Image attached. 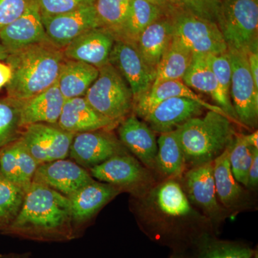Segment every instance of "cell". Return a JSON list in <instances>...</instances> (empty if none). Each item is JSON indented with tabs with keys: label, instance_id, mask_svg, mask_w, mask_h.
Listing matches in <instances>:
<instances>
[{
	"label": "cell",
	"instance_id": "f35d334b",
	"mask_svg": "<svg viewBox=\"0 0 258 258\" xmlns=\"http://www.w3.org/2000/svg\"><path fill=\"white\" fill-rule=\"evenodd\" d=\"M41 16H53L94 5L96 0H35Z\"/></svg>",
	"mask_w": 258,
	"mask_h": 258
},
{
	"label": "cell",
	"instance_id": "9a60e30c",
	"mask_svg": "<svg viewBox=\"0 0 258 258\" xmlns=\"http://www.w3.org/2000/svg\"><path fill=\"white\" fill-rule=\"evenodd\" d=\"M93 180L87 169L71 159H63L40 164L32 181L69 198Z\"/></svg>",
	"mask_w": 258,
	"mask_h": 258
},
{
	"label": "cell",
	"instance_id": "1f68e13d",
	"mask_svg": "<svg viewBox=\"0 0 258 258\" xmlns=\"http://www.w3.org/2000/svg\"><path fill=\"white\" fill-rule=\"evenodd\" d=\"M26 190L0 175V232L4 233L18 216Z\"/></svg>",
	"mask_w": 258,
	"mask_h": 258
},
{
	"label": "cell",
	"instance_id": "d4e9b609",
	"mask_svg": "<svg viewBox=\"0 0 258 258\" xmlns=\"http://www.w3.org/2000/svg\"><path fill=\"white\" fill-rule=\"evenodd\" d=\"M176 97H183L195 100L201 103L210 111L220 112L225 114L221 108L216 105L210 104L202 99L198 94L188 87L181 80L164 81L157 86H153L148 92L134 102V114L144 119L161 102Z\"/></svg>",
	"mask_w": 258,
	"mask_h": 258
},
{
	"label": "cell",
	"instance_id": "7402d4cb",
	"mask_svg": "<svg viewBox=\"0 0 258 258\" xmlns=\"http://www.w3.org/2000/svg\"><path fill=\"white\" fill-rule=\"evenodd\" d=\"M39 164L19 138L0 149V175L27 190Z\"/></svg>",
	"mask_w": 258,
	"mask_h": 258
},
{
	"label": "cell",
	"instance_id": "816d5d0a",
	"mask_svg": "<svg viewBox=\"0 0 258 258\" xmlns=\"http://www.w3.org/2000/svg\"><path fill=\"white\" fill-rule=\"evenodd\" d=\"M30 258H32L31 257H30Z\"/></svg>",
	"mask_w": 258,
	"mask_h": 258
},
{
	"label": "cell",
	"instance_id": "cb8c5ba5",
	"mask_svg": "<svg viewBox=\"0 0 258 258\" xmlns=\"http://www.w3.org/2000/svg\"><path fill=\"white\" fill-rule=\"evenodd\" d=\"M181 81L191 89L208 95L229 118L237 121L232 102L222 94L216 77L203 54L194 53L192 62Z\"/></svg>",
	"mask_w": 258,
	"mask_h": 258
},
{
	"label": "cell",
	"instance_id": "c3c4849f",
	"mask_svg": "<svg viewBox=\"0 0 258 258\" xmlns=\"http://www.w3.org/2000/svg\"><path fill=\"white\" fill-rule=\"evenodd\" d=\"M120 2H121V3H124L125 5H129V3H130V2L132 1V0H119Z\"/></svg>",
	"mask_w": 258,
	"mask_h": 258
},
{
	"label": "cell",
	"instance_id": "7dc6e473",
	"mask_svg": "<svg viewBox=\"0 0 258 258\" xmlns=\"http://www.w3.org/2000/svg\"><path fill=\"white\" fill-rule=\"evenodd\" d=\"M8 53L7 51L5 50L4 47L0 43V60H5L7 57H8Z\"/></svg>",
	"mask_w": 258,
	"mask_h": 258
},
{
	"label": "cell",
	"instance_id": "4dcf8cb0",
	"mask_svg": "<svg viewBox=\"0 0 258 258\" xmlns=\"http://www.w3.org/2000/svg\"><path fill=\"white\" fill-rule=\"evenodd\" d=\"M193 56L192 52L172 40L158 64L155 81L152 87L164 81H181L192 62Z\"/></svg>",
	"mask_w": 258,
	"mask_h": 258
},
{
	"label": "cell",
	"instance_id": "ee69618b",
	"mask_svg": "<svg viewBox=\"0 0 258 258\" xmlns=\"http://www.w3.org/2000/svg\"><path fill=\"white\" fill-rule=\"evenodd\" d=\"M11 78V68L6 62L0 60V90L8 84Z\"/></svg>",
	"mask_w": 258,
	"mask_h": 258
},
{
	"label": "cell",
	"instance_id": "f546056e",
	"mask_svg": "<svg viewBox=\"0 0 258 258\" xmlns=\"http://www.w3.org/2000/svg\"><path fill=\"white\" fill-rule=\"evenodd\" d=\"M157 146L155 169L168 179L182 176L186 162L176 130L160 134Z\"/></svg>",
	"mask_w": 258,
	"mask_h": 258
},
{
	"label": "cell",
	"instance_id": "4316f807",
	"mask_svg": "<svg viewBox=\"0 0 258 258\" xmlns=\"http://www.w3.org/2000/svg\"><path fill=\"white\" fill-rule=\"evenodd\" d=\"M99 74V69L81 61L64 59L57 85L64 99L84 97Z\"/></svg>",
	"mask_w": 258,
	"mask_h": 258
},
{
	"label": "cell",
	"instance_id": "2e32d148",
	"mask_svg": "<svg viewBox=\"0 0 258 258\" xmlns=\"http://www.w3.org/2000/svg\"><path fill=\"white\" fill-rule=\"evenodd\" d=\"M49 41L35 0L20 18L0 30V43L9 54L25 47Z\"/></svg>",
	"mask_w": 258,
	"mask_h": 258
},
{
	"label": "cell",
	"instance_id": "ffe728a7",
	"mask_svg": "<svg viewBox=\"0 0 258 258\" xmlns=\"http://www.w3.org/2000/svg\"><path fill=\"white\" fill-rule=\"evenodd\" d=\"M205 106L200 102L176 97L161 102L144 118L155 133L162 134L176 130L191 118L203 113Z\"/></svg>",
	"mask_w": 258,
	"mask_h": 258
},
{
	"label": "cell",
	"instance_id": "7bdbcfd3",
	"mask_svg": "<svg viewBox=\"0 0 258 258\" xmlns=\"http://www.w3.org/2000/svg\"><path fill=\"white\" fill-rule=\"evenodd\" d=\"M147 1L159 7L168 16H172L178 10L181 9L172 4L169 0H147Z\"/></svg>",
	"mask_w": 258,
	"mask_h": 258
},
{
	"label": "cell",
	"instance_id": "8d00e7d4",
	"mask_svg": "<svg viewBox=\"0 0 258 258\" xmlns=\"http://www.w3.org/2000/svg\"><path fill=\"white\" fill-rule=\"evenodd\" d=\"M203 55L207 63L210 66L216 77L222 94L227 100L231 101L232 68H231L228 52L227 51L220 55H215V54H203Z\"/></svg>",
	"mask_w": 258,
	"mask_h": 258
},
{
	"label": "cell",
	"instance_id": "ac0fdd59",
	"mask_svg": "<svg viewBox=\"0 0 258 258\" xmlns=\"http://www.w3.org/2000/svg\"><path fill=\"white\" fill-rule=\"evenodd\" d=\"M121 192L116 186L94 179L69 197L71 217L76 232Z\"/></svg>",
	"mask_w": 258,
	"mask_h": 258
},
{
	"label": "cell",
	"instance_id": "f907efd6",
	"mask_svg": "<svg viewBox=\"0 0 258 258\" xmlns=\"http://www.w3.org/2000/svg\"><path fill=\"white\" fill-rule=\"evenodd\" d=\"M254 258H257V257H254Z\"/></svg>",
	"mask_w": 258,
	"mask_h": 258
},
{
	"label": "cell",
	"instance_id": "836d02e7",
	"mask_svg": "<svg viewBox=\"0 0 258 258\" xmlns=\"http://www.w3.org/2000/svg\"><path fill=\"white\" fill-rule=\"evenodd\" d=\"M246 143L243 134H237L230 145L231 170L237 182L247 187L248 173L255 151Z\"/></svg>",
	"mask_w": 258,
	"mask_h": 258
},
{
	"label": "cell",
	"instance_id": "681fc988",
	"mask_svg": "<svg viewBox=\"0 0 258 258\" xmlns=\"http://www.w3.org/2000/svg\"><path fill=\"white\" fill-rule=\"evenodd\" d=\"M169 1H170L172 4H174L175 5V6L177 7V8H180L179 5L177 4V2H176V0H169Z\"/></svg>",
	"mask_w": 258,
	"mask_h": 258
},
{
	"label": "cell",
	"instance_id": "5bb4252c",
	"mask_svg": "<svg viewBox=\"0 0 258 258\" xmlns=\"http://www.w3.org/2000/svg\"><path fill=\"white\" fill-rule=\"evenodd\" d=\"M47 40L63 49L83 32L101 28L94 5L53 16H41Z\"/></svg>",
	"mask_w": 258,
	"mask_h": 258
},
{
	"label": "cell",
	"instance_id": "603a6c76",
	"mask_svg": "<svg viewBox=\"0 0 258 258\" xmlns=\"http://www.w3.org/2000/svg\"><path fill=\"white\" fill-rule=\"evenodd\" d=\"M64 101L57 83L35 96L21 100L20 114L23 128L35 123L57 125Z\"/></svg>",
	"mask_w": 258,
	"mask_h": 258
},
{
	"label": "cell",
	"instance_id": "52a82bcc",
	"mask_svg": "<svg viewBox=\"0 0 258 258\" xmlns=\"http://www.w3.org/2000/svg\"><path fill=\"white\" fill-rule=\"evenodd\" d=\"M173 41L193 53L220 55L227 46L217 23L179 9L171 16Z\"/></svg>",
	"mask_w": 258,
	"mask_h": 258
},
{
	"label": "cell",
	"instance_id": "8fae6325",
	"mask_svg": "<svg viewBox=\"0 0 258 258\" xmlns=\"http://www.w3.org/2000/svg\"><path fill=\"white\" fill-rule=\"evenodd\" d=\"M181 186L193 207L203 212L212 224L221 222L226 210L217 199L213 175V161L192 166L181 179Z\"/></svg>",
	"mask_w": 258,
	"mask_h": 258
},
{
	"label": "cell",
	"instance_id": "d6986e66",
	"mask_svg": "<svg viewBox=\"0 0 258 258\" xmlns=\"http://www.w3.org/2000/svg\"><path fill=\"white\" fill-rule=\"evenodd\" d=\"M118 139L144 166L155 169L158 146L155 132L135 114L128 115L118 125Z\"/></svg>",
	"mask_w": 258,
	"mask_h": 258
},
{
	"label": "cell",
	"instance_id": "83f0119b",
	"mask_svg": "<svg viewBox=\"0 0 258 258\" xmlns=\"http://www.w3.org/2000/svg\"><path fill=\"white\" fill-rule=\"evenodd\" d=\"M230 145L213 161V175L219 202L225 210H232L244 204L245 191L231 170Z\"/></svg>",
	"mask_w": 258,
	"mask_h": 258
},
{
	"label": "cell",
	"instance_id": "4fadbf2b",
	"mask_svg": "<svg viewBox=\"0 0 258 258\" xmlns=\"http://www.w3.org/2000/svg\"><path fill=\"white\" fill-rule=\"evenodd\" d=\"M109 63L128 83L133 93L134 103L152 88L157 71L145 62L134 44L115 40Z\"/></svg>",
	"mask_w": 258,
	"mask_h": 258
},
{
	"label": "cell",
	"instance_id": "44dd1931",
	"mask_svg": "<svg viewBox=\"0 0 258 258\" xmlns=\"http://www.w3.org/2000/svg\"><path fill=\"white\" fill-rule=\"evenodd\" d=\"M57 125L66 132L76 134L111 130L118 124L98 113L84 97H78L66 100Z\"/></svg>",
	"mask_w": 258,
	"mask_h": 258
},
{
	"label": "cell",
	"instance_id": "e0dca14e",
	"mask_svg": "<svg viewBox=\"0 0 258 258\" xmlns=\"http://www.w3.org/2000/svg\"><path fill=\"white\" fill-rule=\"evenodd\" d=\"M114 35L103 28L83 32L62 49L64 58L81 61L97 69L109 63Z\"/></svg>",
	"mask_w": 258,
	"mask_h": 258
},
{
	"label": "cell",
	"instance_id": "d590c367",
	"mask_svg": "<svg viewBox=\"0 0 258 258\" xmlns=\"http://www.w3.org/2000/svg\"><path fill=\"white\" fill-rule=\"evenodd\" d=\"M254 252L246 246L225 241L203 240L197 258H252Z\"/></svg>",
	"mask_w": 258,
	"mask_h": 258
},
{
	"label": "cell",
	"instance_id": "7a4b0ae2",
	"mask_svg": "<svg viewBox=\"0 0 258 258\" xmlns=\"http://www.w3.org/2000/svg\"><path fill=\"white\" fill-rule=\"evenodd\" d=\"M64 59L62 49L50 41L9 54L5 60L12 69L5 86L8 96L21 101L48 89L57 83Z\"/></svg>",
	"mask_w": 258,
	"mask_h": 258
},
{
	"label": "cell",
	"instance_id": "74e56055",
	"mask_svg": "<svg viewBox=\"0 0 258 258\" xmlns=\"http://www.w3.org/2000/svg\"><path fill=\"white\" fill-rule=\"evenodd\" d=\"M181 9L217 24L222 0H176Z\"/></svg>",
	"mask_w": 258,
	"mask_h": 258
},
{
	"label": "cell",
	"instance_id": "ba28073f",
	"mask_svg": "<svg viewBox=\"0 0 258 258\" xmlns=\"http://www.w3.org/2000/svg\"><path fill=\"white\" fill-rule=\"evenodd\" d=\"M94 179L139 198L154 186L150 171L128 153L118 154L88 169Z\"/></svg>",
	"mask_w": 258,
	"mask_h": 258
},
{
	"label": "cell",
	"instance_id": "5b68a950",
	"mask_svg": "<svg viewBox=\"0 0 258 258\" xmlns=\"http://www.w3.org/2000/svg\"><path fill=\"white\" fill-rule=\"evenodd\" d=\"M98 69V78L84 98L98 113L118 125L133 110V93L123 76L111 64Z\"/></svg>",
	"mask_w": 258,
	"mask_h": 258
},
{
	"label": "cell",
	"instance_id": "7c38bea8",
	"mask_svg": "<svg viewBox=\"0 0 258 258\" xmlns=\"http://www.w3.org/2000/svg\"><path fill=\"white\" fill-rule=\"evenodd\" d=\"M125 153L127 149L111 130H97L75 134L69 157L88 170Z\"/></svg>",
	"mask_w": 258,
	"mask_h": 258
},
{
	"label": "cell",
	"instance_id": "277c9868",
	"mask_svg": "<svg viewBox=\"0 0 258 258\" xmlns=\"http://www.w3.org/2000/svg\"><path fill=\"white\" fill-rule=\"evenodd\" d=\"M186 164L192 166L212 162L235 137L232 120L224 113L210 111L176 129Z\"/></svg>",
	"mask_w": 258,
	"mask_h": 258
},
{
	"label": "cell",
	"instance_id": "30bf717a",
	"mask_svg": "<svg viewBox=\"0 0 258 258\" xmlns=\"http://www.w3.org/2000/svg\"><path fill=\"white\" fill-rule=\"evenodd\" d=\"M74 136L57 124L35 123L24 127L20 138L40 165L67 159Z\"/></svg>",
	"mask_w": 258,
	"mask_h": 258
},
{
	"label": "cell",
	"instance_id": "bcb514c9",
	"mask_svg": "<svg viewBox=\"0 0 258 258\" xmlns=\"http://www.w3.org/2000/svg\"><path fill=\"white\" fill-rule=\"evenodd\" d=\"M30 253H9L0 254V258H30Z\"/></svg>",
	"mask_w": 258,
	"mask_h": 258
},
{
	"label": "cell",
	"instance_id": "9c48e42d",
	"mask_svg": "<svg viewBox=\"0 0 258 258\" xmlns=\"http://www.w3.org/2000/svg\"><path fill=\"white\" fill-rule=\"evenodd\" d=\"M230 57V98L237 121L249 128L257 126L258 120V88L251 76L245 52L227 50Z\"/></svg>",
	"mask_w": 258,
	"mask_h": 258
},
{
	"label": "cell",
	"instance_id": "3957f363",
	"mask_svg": "<svg viewBox=\"0 0 258 258\" xmlns=\"http://www.w3.org/2000/svg\"><path fill=\"white\" fill-rule=\"evenodd\" d=\"M137 199L141 216L146 215L149 218L147 222L164 233L210 222L194 208L175 179H167L153 186Z\"/></svg>",
	"mask_w": 258,
	"mask_h": 258
},
{
	"label": "cell",
	"instance_id": "f6af8a7d",
	"mask_svg": "<svg viewBox=\"0 0 258 258\" xmlns=\"http://www.w3.org/2000/svg\"><path fill=\"white\" fill-rule=\"evenodd\" d=\"M243 138L245 140L246 143L250 146L251 147L258 149V132L257 131L253 133L248 134V135H244Z\"/></svg>",
	"mask_w": 258,
	"mask_h": 258
},
{
	"label": "cell",
	"instance_id": "d6a6232c",
	"mask_svg": "<svg viewBox=\"0 0 258 258\" xmlns=\"http://www.w3.org/2000/svg\"><path fill=\"white\" fill-rule=\"evenodd\" d=\"M23 131L20 100L0 98V149L20 138Z\"/></svg>",
	"mask_w": 258,
	"mask_h": 258
},
{
	"label": "cell",
	"instance_id": "60d3db41",
	"mask_svg": "<svg viewBox=\"0 0 258 258\" xmlns=\"http://www.w3.org/2000/svg\"><path fill=\"white\" fill-rule=\"evenodd\" d=\"M245 53L251 76L256 87L258 88V42L247 49Z\"/></svg>",
	"mask_w": 258,
	"mask_h": 258
},
{
	"label": "cell",
	"instance_id": "6da1fadb",
	"mask_svg": "<svg viewBox=\"0 0 258 258\" xmlns=\"http://www.w3.org/2000/svg\"><path fill=\"white\" fill-rule=\"evenodd\" d=\"M3 234L37 242L74 240L77 234L69 198L32 181L18 216Z\"/></svg>",
	"mask_w": 258,
	"mask_h": 258
},
{
	"label": "cell",
	"instance_id": "ab89813d",
	"mask_svg": "<svg viewBox=\"0 0 258 258\" xmlns=\"http://www.w3.org/2000/svg\"><path fill=\"white\" fill-rule=\"evenodd\" d=\"M31 2L32 0H0V30L20 18Z\"/></svg>",
	"mask_w": 258,
	"mask_h": 258
},
{
	"label": "cell",
	"instance_id": "b9f144b4",
	"mask_svg": "<svg viewBox=\"0 0 258 258\" xmlns=\"http://www.w3.org/2000/svg\"><path fill=\"white\" fill-rule=\"evenodd\" d=\"M258 185V150L254 152L253 159L251 163L247 179V188L249 189H257Z\"/></svg>",
	"mask_w": 258,
	"mask_h": 258
},
{
	"label": "cell",
	"instance_id": "8992f818",
	"mask_svg": "<svg viewBox=\"0 0 258 258\" xmlns=\"http://www.w3.org/2000/svg\"><path fill=\"white\" fill-rule=\"evenodd\" d=\"M217 25L227 50L246 52L258 42V0H222Z\"/></svg>",
	"mask_w": 258,
	"mask_h": 258
},
{
	"label": "cell",
	"instance_id": "484cf974",
	"mask_svg": "<svg viewBox=\"0 0 258 258\" xmlns=\"http://www.w3.org/2000/svg\"><path fill=\"white\" fill-rule=\"evenodd\" d=\"M172 39V19L164 15L140 34L135 45L145 62L156 70L161 57L170 46Z\"/></svg>",
	"mask_w": 258,
	"mask_h": 258
},
{
	"label": "cell",
	"instance_id": "e575fe53",
	"mask_svg": "<svg viewBox=\"0 0 258 258\" xmlns=\"http://www.w3.org/2000/svg\"><path fill=\"white\" fill-rule=\"evenodd\" d=\"M93 5L101 28L111 32L116 40L126 18L128 5L119 0H96Z\"/></svg>",
	"mask_w": 258,
	"mask_h": 258
},
{
	"label": "cell",
	"instance_id": "f1b7e54d",
	"mask_svg": "<svg viewBox=\"0 0 258 258\" xmlns=\"http://www.w3.org/2000/svg\"><path fill=\"white\" fill-rule=\"evenodd\" d=\"M164 15H166L162 10L147 0H132L128 5L126 18L115 40L135 45L140 34Z\"/></svg>",
	"mask_w": 258,
	"mask_h": 258
}]
</instances>
